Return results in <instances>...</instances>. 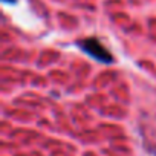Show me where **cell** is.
<instances>
[{"mask_svg": "<svg viewBox=\"0 0 156 156\" xmlns=\"http://www.w3.org/2000/svg\"><path fill=\"white\" fill-rule=\"evenodd\" d=\"M78 44L81 46V49L84 52H87L90 57L97 58L98 61H103V63H112L113 61V57L106 51V48L97 38H86V40H81Z\"/></svg>", "mask_w": 156, "mask_h": 156, "instance_id": "6da1fadb", "label": "cell"}]
</instances>
